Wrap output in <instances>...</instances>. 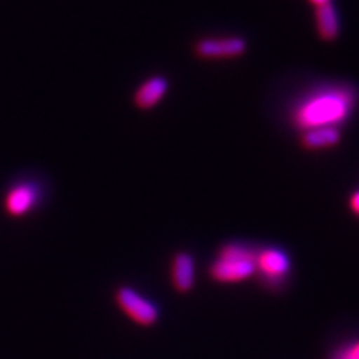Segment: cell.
Instances as JSON below:
<instances>
[{"label":"cell","mask_w":359,"mask_h":359,"mask_svg":"<svg viewBox=\"0 0 359 359\" xmlns=\"http://www.w3.org/2000/svg\"><path fill=\"white\" fill-rule=\"evenodd\" d=\"M358 104V92L351 84H330L313 90L292 108L290 121L299 130L339 128L351 117Z\"/></svg>","instance_id":"1"},{"label":"cell","mask_w":359,"mask_h":359,"mask_svg":"<svg viewBox=\"0 0 359 359\" xmlns=\"http://www.w3.org/2000/svg\"><path fill=\"white\" fill-rule=\"evenodd\" d=\"M117 304L125 310V313L130 319H133L137 323L149 327L153 325L157 318H159V311H157L156 306L147 298L141 297L137 290L132 287H120L116 294Z\"/></svg>","instance_id":"2"},{"label":"cell","mask_w":359,"mask_h":359,"mask_svg":"<svg viewBox=\"0 0 359 359\" xmlns=\"http://www.w3.org/2000/svg\"><path fill=\"white\" fill-rule=\"evenodd\" d=\"M247 51V41L241 36L205 38L196 42L195 53L205 60L235 59Z\"/></svg>","instance_id":"3"},{"label":"cell","mask_w":359,"mask_h":359,"mask_svg":"<svg viewBox=\"0 0 359 359\" xmlns=\"http://www.w3.org/2000/svg\"><path fill=\"white\" fill-rule=\"evenodd\" d=\"M255 261L220 257V259L211 266V277L222 283H235L249 278L255 273Z\"/></svg>","instance_id":"4"},{"label":"cell","mask_w":359,"mask_h":359,"mask_svg":"<svg viewBox=\"0 0 359 359\" xmlns=\"http://www.w3.org/2000/svg\"><path fill=\"white\" fill-rule=\"evenodd\" d=\"M38 202V189L33 184H20L9 190L5 205L11 216L20 217L29 212Z\"/></svg>","instance_id":"5"},{"label":"cell","mask_w":359,"mask_h":359,"mask_svg":"<svg viewBox=\"0 0 359 359\" xmlns=\"http://www.w3.org/2000/svg\"><path fill=\"white\" fill-rule=\"evenodd\" d=\"M256 266L261 273L271 280H278L289 273V257L280 250L266 249L256 256Z\"/></svg>","instance_id":"6"},{"label":"cell","mask_w":359,"mask_h":359,"mask_svg":"<svg viewBox=\"0 0 359 359\" xmlns=\"http://www.w3.org/2000/svg\"><path fill=\"white\" fill-rule=\"evenodd\" d=\"M168 88H170V84L163 76H153L137 90L135 104L141 109H150L161 102Z\"/></svg>","instance_id":"7"},{"label":"cell","mask_w":359,"mask_h":359,"mask_svg":"<svg viewBox=\"0 0 359 359\" xmlns=\"http://www.w3.org/2000/svg\"><path fill=\"white\" fill-rule=\"evenodd\" d=\"M341 140L339 128H316L304 130L301 137V145L307 150H323L335 147Z\"/></svg>","instance_id":"8"},{"label":"cell","mask_w":359,"mask_h":359,"mask_svg":"<svg viewBox=\"0 0 359 359\" xmlns=\"http://www.w3.org/2000/svg\"><path fill=\"white\" fill-rule=\"evenodd\" d=\"M314 17H316L318 35L322 41L332 42L339 38V15H337V11L332 6V4L316 8V14H314Z\"/></svg>","instance_id":"9"},{"label":"cell","mask_w":359,"mask_h":359,"mask_svg":"<svg viewBox=\"0 0 359 359\" xmlns=\"http://www.w3.org/2000/svg\"><path fill=\"white\" fill-rule=\"evenodd\" d=\"M172 282L177 290L187 292L195 283V262L187 253H178L172 266Z\"/></svg>","instance_id":"10"},{"label":"cell","mask_w":359,"mask_h":359,"mask_svg":"<svg viewBox=\"0 0 359 359\" xmlns=\"http://www.w3.org/2000/svg\"><path fill=\"white\" fill-rule=\"evenodd\" d=\"M335 359H359V341L351 346L349 349L340 352Z\"/></svg>","instance_id":"11"},{"label":"cell","mask_w":359,"mask_h":359,"mask_svg":"<svg viewBox=\"0 0 359 359\" xmlns=\"http://www.w3.org/2000/svg\"><path fill=\"white\" fill-rule=\"evenodd\" d=\"M351 208L353 210L355 215L359 216V190H358V192H355L351 198Z\"/></svg>","instance_id":"12"},{"label":"cell","mask_w":359,"mask_h":359,"mask_svg":"<svg viewBox=\"0 0 359 359\" xmlns=\"http://www.w3.org/2000/svg\"><path fill=\"white\" fill-rule=\"evenodd\" d=\"M309 2H310L314 8H319V6L331 4V0H309Z\"/></svg>","instance_id":"13"}]
</instances>
